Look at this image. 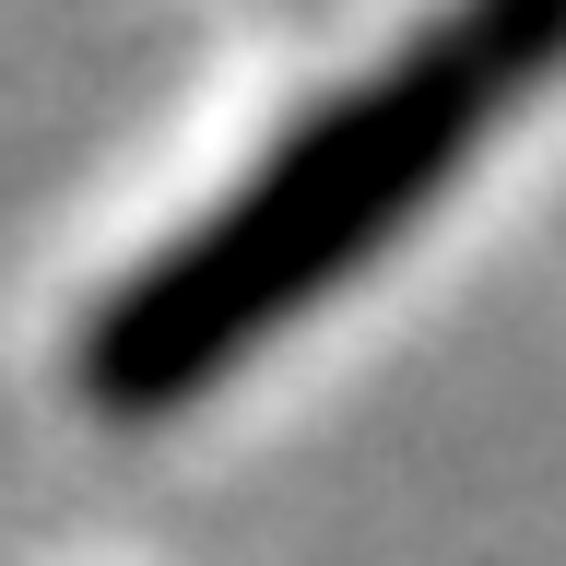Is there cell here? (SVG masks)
I'll list each match as a JSON object with an SVG mask.
<instances>
[{
  "mask_svg": "<svg viewBox=\"0 0 566 566\" xmlns=\"http://www.w3.org/2000/svg\"><path fill=\"white\" fill-rule=\"evenodd\" d=\"M566 60V12L543 0H495V12H449L366 83L295 118V130L237 177V201H212L189 237H166L71 343L83 401L118 424H154L177 401H201L248 343H272L283 318H307L331 283L389 248L437 201V177L472 166L495 118Z\"/></svg>",
  "mask_w": 566,
  "mask_h": 566,
  "instance_id": "cell-1",
  "label": "cell"
}]
</instances>
